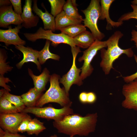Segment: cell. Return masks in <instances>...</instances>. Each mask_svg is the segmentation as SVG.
<instances>
[{"label":"cell","instance_id":"cell-23","mask_svg":"<svg viewBox=\"0 0 137 137\" xmlns=\"http://www.w3.org/2000/svg\"><path fill=\"white\" fill-rule=\"evenodd\" d=\"M49 40H46L43 48L39 52L38 61L41 64L44 63L47 60L52 59L56 60H59L60 56L56 54L50 52L49 47L51 43Z\"/></svg>","mask_w":137,"mask_h":137},{"label":"cell","instance_id":"cell-33","mask_svg":"<svg viewBox=\"0 0 137 137\" xmlns=\"http://www.w3.org/2000/svg\"><path fill=\"white\" fill-rule=\"evenodd\" d=\"M0 86L3 87L4 89L8 92L11 91L10 87L9 86L6 85V83L11 81L8 78L4 77L3 75H0Z\"/></svg>","mask_w":137,"mask_h":137},{"label":"cell","instance_id":"cell-35","mask_svg":"<svg viewBox=\"0 0 137 137\" xmlns=\"http://www.w3.org/2000/svg\"><path fill=\"white\" fill-rule=\"evenodd\" d=\"M96 96L94 93L92 92L87 93V103L93 104L96 101Z\"/></svg>","mask_w":137,"mask_h":137},{"label":"cell","instance_id":"cell-4","mask_svg":"<svg viewBox=\"0 0 137 137\" xmlns=\"http://www.w3.org/2000/svg\"><path fill=\"white\" fill-rule=\"evenodd\" d=\"M100 1L91 0L87 8L81 11L84 14V26L88 28L96 40L101 41L105 37L98 28L97 22L100 13Z\"/></svg>","mask_w":137,"mask_h":137},{"label":"cell","instance_id":"cell-1","mask_svg":"<svg viewBox=\"0 0 137 137\" xmlns=\"http://www.w3.org/2000/svg\"><path fill=\"white\" fill-rule=\"evenodd\" d=\"M97 117V113L88 114L84 116L74 113L66 116L61 121H54L53 124L59 133L70 136H86L95 131Z\"/></svg>","mask_w":137,"mask_h":137},{"label":"cell","instance_id":"cell-39","mask_svg":"<svg viewBox=\"0 0 137 137\" xmlns=\"http://www.w3.org/2000/svg\"><path fill=\"white\" fill-rule=\"evenodd\" d=\"M132 4L137 6V0H134L131 2Z\"/></svg>","mask_w":137,"mask_h":137},{"label":"cell","instance_id":"cell-30","mask_svg":"<svg viewBox=\"0 0 137 137\" xmlns=\"http://www.w3.org/2000/svg\"><path fill=\"white\" fill-rule=\"evenodd\" d=\"M31 118L30 115L25 118L21 122L18 129V133H23L27 131L29 121Z\"/></svg>","mask_w":137,"mask_h":137},{"label":"cell","instance_id":"cell-10","mask_svg":"<svg viewBox=\"0 0 137 137\" xmlns=\"http://www.w3.org/2000/svg\"><path fill=\"white\" fill-rule=\"evenodd\" d=\"M122 92L125 97L122 103L123 107L137 110V78L124 85Z\"/></svg>","mask_w":137,"mask_h":137},{"label":"cell","instance_id":"cell-26","mask_svg":"<svg viewBox=\"0 0 137 137\" xmlns=\"http://www.w3.org/2000/svg\"><path fill=\"white\" fill-rule=\"evenodd\" d=\"M0 112L2 114H11L20 112L16 107L6 99L0 97Z\"/></svg>","mask_w":137,"mask_h":137},{"label":"cell","instance_id":"cell-21","mask_svg":"<svg viewBox=\"0 0 137 137\" xmlns=\"http://www.w3.org/2000/svg\"><path fill=\"white\" fill-rule=\"evenodd\" d=\"M77 6L76 0H67L64 6L63 11L70 18L82 22L83 19L78 12L77 8Z\"/></svg>","mask_w":137,"mask_h":137},{"label":"cell","instance_id":"cell-34","mask_svg":"<svg viewBox=\"0 0 137 137\" xmlns=\"http://www.w3.org/2000/svg\"><path fill=\"white\" fill-rule=\"evenodd\" d=\"M134 56L135 60L137 63V56L136 55H134ZM137 78V72L133 74L130 76L123 77L124 81L126 83L131 82Z\"/></svg>","mask_w":137,"mask_h":137},{"label":"cell","instance_id":"cell-13","mask_svg":"<svg viewBox=\"0 0 137 137\" xmlns=\"http://www.w3.org/2000/svg\"><path fill=\"white\" fill-rule=\"evenodd\" d=\"M15 47L22 52L23 55V59L16 64L18 68H21L25 63L32 62L36 65L37 69L41 72V64L38 59L39 51L29 47H25L24 45H15Z\"/></svg>","mask_w":137,"mask_h":137},{"label":"cell","instance_id":"cell-7","mask_svg":"<svg viewBox=\"0 0 137 137\" xmlns=\"http://www.w3.org/2000/svg\"><path fill=\"white\" fill-rule=\"evenodd\" d=\"M106 47L107 45L106 41L96 40L90 47L83 52L82 55L78 59L79 62L84 61L83 65L81 68V72L80 76L82 80L89 76L93 72V68L91 63L98 51Z\"/></svg>","mask_w":137,"mask_h":137},{"label":"cell","instance_id":"cell-8","mask_svg":"<svg viewBox=\"0 0 137 137\" xmlns=\"http://www.w3.org/2000/svg\"><path fill=\"white\" fill-rule=\"evenodd\" d=\"M73 56V62L72 66L69 71L60 78L59 82L62 84L67 94L69 95V92L71 86L76 84L80 86L83 84L80 74L81 72L80 68H78L76 65V59L78 53L81 52L80 48L77 46L71 48Z\"/></svg>","mask_w":137,"mask_h":137},{"label":"cell","instance_id":"cell-14","mask_svg":"<svg viewBox=\"0 0 137 137\" xmlns=\"http://www.w3.org/2000/svg\"><path fill=\"white\" fill-rule=\"evenodd\" d=\"M31 0H25L21 15L23 21L22 25L26 28H30L36 26L39 22V17L34 15L32 12Z\"/></svg>","mask_w":137,"mask_h":137},{"label":"cell","instance_id":"cell-6","mask_svg":"<svg viewBox=\"0 0 137 137\" xmlns=\"http://www.w3.org/2000/svg\"><path fill=\"white\" fill-rule=\"evenodd\" d=\"M22 112L31 113L37 117L54 121H61L66 116L74 114L73 110L70 107L57 109L50 106L44 107H26Z\"/></svg>","mask_w":137,"mask_h":137},{"label":"cell","instance_id":"cell-9","mask_svg":"<svg viewBox=\"0 0 137 137\" xmlns=\"http://www.w3.org/2000/svg\"><path fill=\"white\" fill-rule=\"evenodd\" d=\"M27 113L19 112L11 114H0V126L4 130L18 133V129L22 121L28 117Z\"/></svg>","mask_w":137,"mask_h":137},{"label":"cell","instance_id":"cell-38","mask_svg":"<svg viewBox=\"0 0 137 137\" xmlns=\"http://www.w3.org/2000/svg\"><path fill=\"white\" fill-rule=\"evenodd\" d=\"M11 3L10 0H0V7L7 6L11 5Z\"/></svg>","mask_w":137,"mask_h":137},{"label":"cell","instance_id":"cell-36","mask_svg":"<svg viewBox=\"0 0 137 137\" xmlns=\"http://www.w3.org/2000/svg\"><path fill=\"white\" fill-rule=\"evenodd\" d=\"M87 93L83 92L81 93L79 96V99L80 102L82 103H87Z\"/></svg>","mask_w":137,"mask_h":137},{"label":"cell","instance_id":"cell-22","mask_svg":"<svg viewBox=\"0 0 137 137\" xmlns=\"http://www.w3.org/2000/svg\"><path fill=\"white\" fill-rule=\"evenodd\" d=\"M56 30L62 28L72 25L81 24V22L73 20L67 16L63 11L55 18Z\"/></svg>","mask_w":137,"mask_h":137},{"label":"cell","instance_id":"cell-12","mask_svg":"<svg viewBox=\"0 0 137 137\" xmlns=\"http://www.w3.org/2000/svg\"><path fill=\"white\" fill-rule=\"evenodd\" d=\"M22 23L21 16L13 10L12 5L0 7V27L8 28L11 24L18 25H21Z\"/></svg>","mask_w":137,"mask_h":137},{"label":"cell","instance_id":"cell-11","mask_svg":"<svg viewBox=\"0 0 137 137\" xmlns=\"http://www.w3.org/2000/svg\"><path fill=\"white\" fill-rule=\"evenodd\" d=\"M23 27L22 25H17L12 28L9 26L7 30H0V41L3 42L6 46L10 45H24L26 41L21 39L18 33Z\"/></svg>","mask_w":137,"mask_h":137},{"label":"cell","instance_id":"cell-19","mask_svg":"<svg viewBox=\"0 0 137 137\" xmlns=\"http://www.w3.org/2000/svg\"><path fill=\"white\" fill-rule=\"evenodd\" d=\"M42 92L38 91L34 87L21 96L25 106L27 107H35L36 103L42 95Z\"/></svg>","mask_w":137,"mask_h":137},{"label":"cell","instance_id":"cell-20","mask_svg":"<svg viewBox=\"0 0 137 137\" xmlns=\"http://www.w3.org/2000/svg\"><path fill=\"white\" fill-rule=\"evenodd\" d=\"M0 97L6 99L15 106L20 112H22L26 107L23 103L21 96L11 94L5 89L0 90Z\"/></svg>","mask_w":137,"mask_h":137},{"label":"cell","instance_id":"cell-3","mask_svg":"<svg viewBox=\"0 0 137 137\" xmlns=\"http://www.w3.org/2000/svg\"><path fill=\"white\" fill-rule=\"evenodd\" d=\"M60 76L57 74L50 75V86L48 89L37 101L36 106L42 107L44 105L49 102L59 104L61 107H70L72 102L70 100L69 95L64 88H61L59 85Z\"/></svg>","mask_w":137,"mask_h":137},{"label":"cell","instance_id":"cell-2","mask_svg":"<svg viewBox=\"0 0 137 137\" xmlns=\"http://www.w3.org/2000/svg\"><path fill=\"white\" fill-rule=\"evenodd\" d=\"M123 36L120 31H116L107 40V49L103 48L100 49L101 60L100 66L106 75H108L112 69L114 61L122 54H125L129 57L134 56L132 48L122 49L119 46V39Z\"/></svg>","mask_w":137,"mask_h":137},{"label":"cell","instance_id":"cell-31","mask_svg":"<svg viewBox=\"0 0 137 137\" xmlns=\"http://www.w3.org/2000/svg\"><path fill=\"white\" fill-rule=\"evenodd\" d=\"M10 1L13 6L14 11L16 14L21 15L22 12L21 1V0H10Z\"/></svg>","mask_w":137,"mask_h":137},{"label":"cell","instance_id":"cell-24","mask_svg":"<svg viewBox=\"0 0 137 137\" xmlns=\"http://www.w3.org/2000/svg\"><path fill=\"white\" fill-rule=\"evenodd\" d=\"M46 129L43 123L37 118H31L29 121L26 132L29 135L35 134L38 135Z\"/></svg>","mask_w":137,"mask_h":137},{"label":"cell","instance_id":"cell-40","mask_svg":"<svg viewBox=\"0 0 137 137\" xmlns=\"http://www.w3.org/2000/svg\"><path fill=\"white\" fill-rule=\"evenodd\" d=\"M74 136H70V137H73ZM49 137H58L57 135L55 134L53 135H52Z\"/></svg>","mask_w":137,"mask_h":137},{"label":"cell","instance_id":"cell-16","mask_svg":"<svg viewBox=\"0 0 137 137\" xmlns=\"http://www.w3.org/2000/svg\"><path fill=\"white\" fill-rule=\"evenodd\" d=\"M114 0H101L100 13L99 20H104L106 19L107 22L106 29L107 30L111 29V28L117 27L121 26L123 22H115L110 18L109 11L110 6Z\"/></svg>","mask_w":137,"mask_h":137},{"label":"cell","instance_id":"cell-15","mask_svg":"<svg viewBox=\"0 0 137 137\" xmlns=\"http://www.w3.org/2000/svg\"><path fill=\"white\" fill-rule=\"evenodd\" d=\"M37 0L33 1L32 10L42 20L43 24V29L45 30H51L53 32H55L56 30L55 17L49 13L43 5L42 6L45 9V12L39 9L37 6Z\"/></svg>","mask_w":137,"mask_h":137},{"label":"cell","instance_id":"cell-29","mask_svg":"<svg viewBox=\"0 0 137 137\" xmlns=\"http://www.w3.org/2000/svg\"><path fill=\"white\" fill-rule=\"evenodd\" d=\"M131 6L133 9V11L125 13L122 15L118 20V21L123 22L132 19L137 20V6L132 4H131ZM135 26L137 29V26Z\"/></svg>","mask_w":137,"mask_h":137},{"label":"cell","instance_id":"cell-18","mask_svg":"<svg viewBox=\"0 0 137 137\" xmlns=\"http://www.w3.org/2000/svg\"><path fill=\"white\" fill-rule=\"evenodd\" d=\"M76 46L83 48H88L96 39L90 32L86 30L73 38Z\"/></svg>","mask_w":137,"mask_h":137},{"label":"cell","instance_id":"cell-32","mask_svg":"<svg viewBox=\"0 0 137 137\" xmlns=\"http://www.w3.org/2000/svg\"><path fill=\"white\" fill-rule=\"evenodd\" d=\"M0 137H26L18 133H12L4 130L0 128Z\"/></svg>","mask_w":137,"mask_h":137},{"label":"cell","instance_id":"cell-17","mask_svg":"<svg viewBox=\"0 0 137 137\" xmlns=\"http://www.w3.org/2000/svg\"><path fill=\"white\" fill-rule=\"evenodd\" d=\"M28 71L29 75L33 80L34 87L39 92H42L45 90L46 85L49 80L50 75L49 71L45 68L42 73L38 76L34 75L29 68H28Z\"/></svg>","mask_w":137,"mask_h":137},{"label":"cell","instance_id":"cell-5","mask_svg":"<svg viewBox=\"0 0 137 137\" xmlns=\"http://www.w3.org/2000/svg\"><path fill=\"white\" fill-rule=\"evenodd\" d=\"M23 35L28 40L32 42L40 39L49 40L52 42L51 45L54 47L62 43L68 45L71 48L76 46L72 38L61 33H54L51 30H45L42 27H40L35 33H26Z\"/></svg>","mask_w":137,"mask_h":137},{"label":"cell","instance_id":"cell-27","mask_svg":"<svg viewBox=\"0 0 137 137\" xmlns=\"http://www.w3.org/2000/svg\"><path fill=\"white\" fill-rule=\"evenodd\" d=\"M51 7V14L54 17L63 11L64 6L66 1L64 0H48Z\"/></svg>","mask_w":137,"mask_h":137},{"label":"cell","instance_id":"cell-37","mask_svg":"<svg viewBox=\"0 0 137 137\" xmlns=\"http://www.w3.org/2000/svg\"><path fill=\"white\" fill-rule=\"evenodd\" d=\"M131 41H133L135 44L136 47L137 49V31L133 30L131 32Z\"/></svg>","mask_w":137,"mask_h":137},{"label":"cell","instance_id":"cell-28","mask_svg":"<svg viewBox=\"0 0 137 137\" xmlns=\"http://www.w3.org/2000/svg\"><path fill=\"white\" fill-rule=\"evenodd\" d=\"M6 52L3 50V49H1L0 51V75H3L8 71L11 70L13 67L7 64L8 63L6 62L7 59Z\"/></svg>","mask_w":137,"mask_h":137},{"label":"cell","instance_id":"cell-25","mask_svg":"<svg viewBox=\"0 0 137 137\" xmlns=\"http://www.w3.org/2000/svg\"><path fill=\"white\" fill-rule=\"evenodd\" d=\"M86 30L85 27L81 24L71 25L60 30L61 33L72 38Z\"/></svg>","mask_w":137,"mask_h":137}]
</instances>
